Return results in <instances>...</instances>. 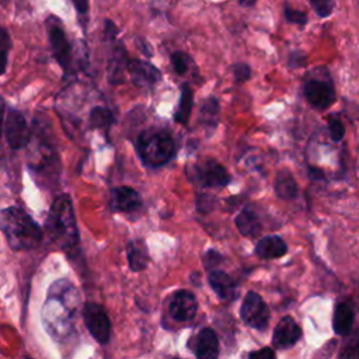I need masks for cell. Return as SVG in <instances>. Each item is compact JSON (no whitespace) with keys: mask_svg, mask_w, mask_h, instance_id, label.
<instances>
[{"mask_svg":"<svg viewBox=\"0 0 359 359\" xmlns=\"http://www.w3.org/2000/svg\"><path fill=\"white\" fill-rule=\"evenodd\" d=\"M136 150L146 165L160 167L174 157L175 142L168 130L150 128L137 136Z\"/></svg>","mask_w":359,"mask_h":359,"instance_id":"4","label":"cell"},{"mask_svg":"<svg viewBox=\"0 0 359 359\" xmlns=\"http://www.w3.org/2000/svg\"><path fill=\"white\" fill-rule=\"evenodd\" d=\"M137 41H139V49H140V52H142L146 57H151L153 49H151V46L149 45V42H147L146 39H143V38H140V39H137Z\"/></svg>","mask_w":359,"mask_h":359,"instance_id":"37","label":"cell"},{"mask_svg":"<svg viewBox=\"0 0 359 359\" xmlns=\"http://www.w3.org/2000/svg\"><path fill=\"white\" fill-rule=\"evenodd\" d=\"M302 337V330L297 323L286 316L280 318L272 334V344L278 349H286L293 346Z\"/></svg>","mask_w":359,"mask_h":359,"instance_id":"14","label":"cell"},{"mask_svg":"<svg viewBox=\"0 0 359 359\" xmlns=\"http://www.w3.org/2000/svg\"><path fill=\"white\" fill-rule=\"evenodd\" d=\"M236 226L238 231L245 237H255L261 231V223L254 210L245 208L236 217Z\"/></svg>","mask_w":359,"mask_h":359,"instance_id":"23","label":"cell"},{"mask_svg":"<svg viewBox=\"0 0 359 359\" xmlns=\"http://www.w3.org/2000/svg\"><path fill=\"white\" fill-rule=\"evenodd\" d=\"M112 43V50L107 66V77L112 86H118L125 81V74L128 73V65L130 59L123 42L115 39Z\"/></svg>","mask_w":359,"mask_h":359,"instance_id":"12","label":"cell"},{"mask_svg":"<svg viewBox=\"0 0 359 359\" xmlns=\"http://www.w3.org/2000/svg\"><path fill=\"white\" fill-rule=\"evenodd\" d=\"M198 302L189 290H177L170 302V314L177 321H189L195 317Z\"/></svg>","mask_w":359,"mask_h":359,"instance_id":"13","label":"cell"},{"mask_svg":"<svg viewBox=\"0 0 359 359\" xmlns=\"http://www.w3.org/2000/svg\"><path fill=\"white\" fill-rule=\"evenodd\" d=\"M309 172H310V177L314 178V180H323V178H324L321 170H317V168H313V167H311V168L309 170Z\"/></svg>","mask_w":359,"mask_h":359,"instance_id":"41","label":"cell"},{"mask_svg":"<svg viewBox=\"0 0 359 359\" xmlns=\"http://www.w3.org/2000/svg\"><path fill=\"white\" fill-rule=\"evenodd\" d=\"M311 8L316 11V14L321 18H327L332 14L335 8L334 0H307Z\"/></svg>","mask_w":359,"mask_h":359,"instance_id":"28","label":"cell"},{"mask_svg":"<svg viewBox=\"0 0 359 359\" xmlns=\"http://www.w3.org/2000/svg\"><path fill=\"white\" fill-rule=\"evenodd\" d=\"M306 59H307V56L303 50H293L289 55L287 63L292 69H299V67H303L306 65Z\"/></svg>","mask_w":359,"mask_h":359,"instance_id":"32","label":"cell"},{"mask_svg":"<svg viewBox=\"0 0 359 359\" xmlns=\"http://www.w3.org/2000/svg\"><path fill=\"white\" fill-rule=\"evenodd\" d=\"M283 14H285V18L287 22H292V24H297V25H306L307 21H309V17H307V13L302 11V10H296V8H292L289 6H285L283 7Z\"/></svg>","mask_w":359,"mask_h":359,"instance_id":"29","label":"cell"},{"mask_svg":"<svg viewBox=\"0 0 359 359\" xmlns=\"http://www.w3.org/2000/svg\"><path fill=\"white\" fill-rule=\"evenodd\" d=\"M287 251L286 243L279 236H266L255 244V254L265 259H273L285 255Z\"/></svg>","mask_w":359,"mask_h":359,"instance_id":"18","label":"cell"},{"mask_svg":"<svg viewBox=\"0 0 359 359\" xmlns=\"http://www.w3.org/2000/svg\"><path fill=\"white\" fill-rule=\"evenodd\" d=\"M128 265L133 272L143 271L149 264V252L143 240H132L126 245Z\"/></svg>","mask_w":359,"mask_h":359,"instance_id":"19","label":"cell"},{"mask_svg":"<svg viewBox=\"0 0 359 359\" xmlns=\"http://www.w3.org/2000/svg\"><path fill=\"white\" fill-rule=\"evenodd\" d=\"M220 259H222L220 254H217L216 251H208V252H206V257H205L206 268H208V266H212V265H216Z\"/></svg>","mask_w":359,"mask_h":359,"instance_id":"36","label":"cell"},{"mask_svg":"<svg viewBox=\"0 0 359 359\" xmlns=\"http://www.w3.org/2000/svg\"><path fill=\"white\" fill-rule=\"evenodd\" d=\"M240 317L247 325L255 330H265L269 321V310L258 293L248 292L243 300Z\"/></svg>","mask_w":359,"mask_h":359,"instance_id":"10","label":"cell"},{"mask_svg":"<svg viewBox=\"0 0 359 359\" xmlns=\"http://www.w3.org/2000/svg\"><path fill=\"white\" fill-rule=\"evenodd\" d=\"M231 73H233L234 81L237 84H243L251 77V67L247 63H243V62L234 63L231 66Z\"/></svg>","mask_w":359,"mask_h":359,"instance_id":"30","label":"cell"},{"mask_svg":"<svg viewBox=\"0 0 359 359\" xmlns=\"http://www.w3.org/2000/svg\"><path fill=\"white\" fill-rule=\"evenodd\" d=\"M79 14H87L88 11V0H72Z\"/></svg>","mask_w":359,"mask_h":359,"instance_id":"38","label":"cell"},{"mask_svg":"<svg viewBox=\"0 0 359 359\" xmlns=\"http://www.w3.org/2000/svg\"><path fill=\"white\" fill-rule=\"evenodd\" d=\"M303 95L318 111H325L335 102V86L327 67L320 66L306 74L303 80Z\"/></svg>","mask_w":359,"mask_h":359,"instance_id":"5","label":"cell"},{"mask_svg":"<svg viewBox=\"0 0 359 359\" xmlns=\"http://www.w3.org/2000/svg\"><path fill=\"white\" fill-rule=\"evenodd\" d=\"M191 346L198 359H217L219 356V339L212 328H202Z\"/></svg>","mask_w":359,"mask_h":359,"instance_id":"15","label":"cell"},{"mask_svg":"<svg viewBox=\"0 0 359 359\" xmlns=\"http://www.w3.org/2000/svg\"><path fill=\"white\" fill-rule=\"evenodd\" d=\"M109 205L116 212H133L142 205L140 195L130 187H118L111 192Z\"/></svg>","mask_w":359,"mask_h":359,"instance_id":"16","label":"cell"},{"mask_svg":"<svg viewBox=\"0 0 359 359\" xmlns=\"http://www.w3.org/2000/svg\"><path fill=\"white\" fill-rule=\"evenodd\" d=\"M104 38L108 42L118 39V27L111 20L104 21Z\"/></svg>","mask_w":359,"mask_h":359,"instance_id":"33","label":"cell"},{"mask_svg":"<svg viewBox=\"0 0 359 359\" xmlns=\"http://www.w3.org/2000/svg\"><path fill=\"white\" fill-rule=\"evenodd\" d=\"M328 132H330V136L334 142L342 140V137L345 135V126H344V123L341 122L339 118H337V116H330L328 118Z\"/></svg>","mask_w":359,"mask_h":359,"instance_id":"31","label":"cell"},{"mask_svg":"<svg viewBox=\"0 0 359 359\" xmlns=\"http://www.w3.org/2000/svg\"><path fill=\"white\" fill-rule=\"evenodd\" d=\"M4 136L8 146L14 150L22 149L28 144L31 139V130L28 128L27 119L21 111L10 108L4 122Z\"/></svg>","mask_w":359,"mask_h":359,"instance_id":"8","label":"cell"},{"mask_svg":"<svg viewBox=\"0 0 359 359\" xmlns=\"http://www.w3.org/2000/svg\"><path fill=\"white\" fill-rule=\"evenodd\" d=\"M7 50L6 49H0V76L6 72L7 67Z\"/></svg>","mask_w":359,"mask_h":359,"instance_id":"40","label":"cell"},{"mask_svg":"<svg viewBox=\"0 0 359 359\" xmlns=\"http://www.w3.org/2000/svg\"><path fill=\"white\" fill-rule=\"evenodd\" d=\"M45 27H46L48 39H49L50 50H52L55 60L62 67L65 74L72 73L73 72V67H72L73 52H72V45L66 36L62 21L55 15H49L45 21Z\"/></svg>","mask_w":359,"mask_h":359,"instance_id":"6","label":"cell"},{"mask_svg":"<svg viewBox=\"0 0 359 359\" xmlns=\"http://www.w3.org/2000/svg\"><path fill=\"white\" fill-rule=\"evenodd\" d=\"M46 229L50 238L62 248H70L79 241L74 209L69 195H60L53 201L46 219Z\"/></svg>","mask_w":359,"mask_h":359,"instance_id":"3","label":"cell"},{"mask_svg":"<svg viewBox=\"0 0 359 359\" xmlns=\"http://www.w3.org/2000/svg\"><path fill=\"white\" fill-rule=\"evenodd\" d=\"M346 339L339 351V359H359V330L346 334Z\"/></svg>","mask_w":359,"mask_h":359,"instance_id":"26","label":"cell"},{"mask_svg":"<svg viewBox=\"0 0 359 359\" xmlns=\"http://www.w3.org/2000/svg\"><path fill=\"white\" fill-rule=\"evenodd\" d=\"M191 180L202 187L219 188L226 187L230 182V175L227 170L216 160L208 158L202 163L195 164L188 170Z\"/></svg>","mask_w":359,"mask_h":359,"instance_id":"7","label":"cell"},{"mask_svg":"<svg viewBox=\"0 0 359 359\" xmlns=\"http://www.w3.org/2000/svg\"><path fill=\"white\" fill-rule=\"evenodd\" d=\"M83 318L87 330L100 344H107L111 335V323L107 311L97 303H86L83 307Z\"/></svg>","mask_w":359,"mask_h":359,"instance_id":"9","label":"cell"},{"mask_svg":"<svg viewBox=\"0 0 359 359\" xmlns=\"http://www.w3.org/2000/svg\"><path fill=\"white\" fill-rule=\"evenodd\" d=\"M194 107V91L188 83H184L181 86V95L177 105V109L174 112V121L181 125H187L192 112Z\"/></svg>","mask_w":359,"mask_h":359,"instance_id":"21","label":"cell"},{"mask_svg":"<svg viewBox=\"0 0 359 359\" xmlns=\"http://www.w3.org/2000/svg\"><path fill=\"white\" fill-rule=\"evenodd\" d=\"M275 191L280 199H293L297 195V184L289 171H280L275 180Z\"/></svg>","mask_w":359,"mask_h":359,"instance_id":"24","label":"cell"},{"mask_svg":"<svg viewBox=\"0 0 359 359\" xmlns=\"http://www.w3.org/2000/svg\"><path fill=\"white\" fill-rule=\"evenodd\" d=\"M255 1H257V0H238V3H240L241 6H244V7H251V6L255 4Z\"/></svg>","mask_w":359,"mask_h":359,"instance_id":"42","label":"cell"},{"mask_svg":"<svg viewBox=\"0 0 359 359\" xmlns=\"http://www.w3.org/2000/svg\"><path fill=\"white\" fill-rule=\"evenodd\" d=\"M128 73L135 87L139 90L151 88L161 79V72L147 60L130 59L128 65Z\"/></svg>","mask_w":359,"mask_h":359,"instance_id":"11","label":"cell"},{"mask_svg":"<svg viewBox=\"0 0 359 359\" xmlns=\"http://www.w3.org/2000/svg\"><path fill=\"white\" fill-rule=\"evenodd\" d=\"M79 304L80 294L72 282L57 279L50 285L42 310L43 325L49 335L55 339H65L70 334Z\"/></svg>","mask_w":359,"mask_h":359,"instance_id":"1","label":"cell"},{"mask_svg":"<svg viewBox=\"0 0 359 359\" xmlns=\"http://www.w3.org/2000/svg\"><path fill=\"white\" fill-rule=\"evenodd\" d=\"M209 285L222 300H231L236 296V283L224 271H212Z\"/></svg>","mask_w":359,"mask_h":359,"instance_id":"20","label":"cell"},{"mask_svg":"<svg viewBox=\"0 0 359 359\" xmlns=\"http://www.w3.org/2000/svg\"><path fill=\"white\" fill-rule=\"evenodd\" d=\"M24 359H31V358H24Z\"/></svg>","mask_w":359,"mask_h":359,"instance_id":"43","label":"cell"},{"mask_svg":"<svg viewBox=\"0 0 359 359\" xmlns=\"http://www.w3.org/2000/svg\"><path fill=\"white\" fill-rule=\"evenodd\" d=\"M248 359H276L275 352L271 348H261L250 353Z\"/></svg>","mask_w":359,"mask_h":359,"instance_id":"34","label":"cell"},{"mask_svg":"<svg viewBox=\"0 0 359 359\" xmlns=\"http://www.w3.org/2000/svg\"><path fill=\"white\" fill-rule=\"evenodd\" d=\"M0 230L15 251L34 250L42 241V230L38 223L18 206L0 210Z\"/></svg>","mask_w":359,"mask_h":359,"instance_id":"2","label":"cell"},{"mask_svg":"<svg viewBox=\"0 0 359 359\" xmlns=\"http://www.w3.org/2000/svg\"><path fill=\"white\" fill-rule=\"evenodd\" d=\"M355 320V307L351 302H339L335 306L332 328L338 335H346L351 332Z\"/></svg>","mask_w":359,"mask_h":359,"instance_id":"17","label":"cell"},{"mask_svg":"<svg viewBox=\"0 0 359 359\" xmlns=\"http://www.w3.org/2000/svg\"><path fill=\"white\" fill-rule=\"evenodd\" d=\"M170 62H171V66H172V70L178 74V76H184L188 70H189V66L192 63V59L191 56L184 52V50H175L171 53L170 56Z\"/></svg>","mask_w":359,"mask_h":359,"instance_id":"27","label":"cell"},{"mask_svg":"<svg viewBox=\"0 0 359 359\" xmlns=\"http://www.w3.org/2000/svg\"><path fill=\"white\" fill-rule=\"evenodd\" d=\"M4 111H6V102H4L3 97L0 95V137L4 132Z\"/></svg>","mask_w":359,"mask_h":359,"instance_id":"39","label":"cell"},{"mask_svg":"<svg viewBox=\"0 0 359 359\" xmlns=\"http://www.w3.org/2000/svg\"><path fill=\"white\" fill-rule=\"evenodd\" d=\"M219 112H220V105H219L217 98L213 95L205 98L201 105V111H199L201 123L206 129L215 130V128L217 126V122H219Z\"/></svg>","mask_w":359,"mask_h":359,"instance_id":"22","label":"cell"},{"mask_svg":"<svg viewBox=\"0 0 359 359\" xmlns=\"http://www.w3.org/2000/svg\"><path fill=\"white\" fill-rule=\"evenodd\" d=\"M11 48V39L10 35L7 32V29L0 28V49H6L8 50Z\"/></svg>","mask_w":359,"mask_h":359,"instance_id":"35","label":"cell"},{"mask_svg":"<svg viewBox=\"0 0 359 359\" xmlns=\"http://www.w3.org/2000/svg\"><path fill=\"white\" fill-rule=\"evenodd\" d=\"M114 122H115V116H114L112 111L108 109L107 107L97 105V107L91 108V111H90V123H91L93 128L107 132L114 125Z\"/></svg>","mask_w":359,"mask_h":359,"instance_id":"25","label":"cell"}]
</instances>
